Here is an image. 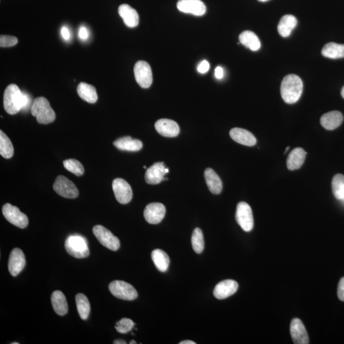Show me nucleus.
I'll use <instances>...</instances> for the list:
<instances>
[{
    "label": "nucleus",
    "mask_w": 344,
    "mask_h": 344,
    "mask_svg": "<svg viewBox=\"0 0 344 344\" xmlns=\"http://www.w3.org/2000/svg\"><path fill=\"white\" fill-rule=\"evenodd\" d=\"M303 82L298 75L289 74L282 80L280 93L286 104H293L299 101L303 92Z\"/></svg>",
    "instance_id": "nucleus-1"
},
{
    "label": "nucleus",
    "mask_w": 344,
    "mask_h": 344,
    "mask_svg": "<svg viewBox=\"0 0 344 344\" xmlns=\"http://www.w3.org/2000/svg\"><path fill=\"white\" fill-rule=\"evenodd\" d=\"M31 112L40 124H50L56 119L55 112L51 108L50 102L44 97H36L34 100L31 107Z\"/></svg>",
    "instance_id": "nucleus-2"
},
{
    "label": "nucleus",
    "mask_w": 344,
    "mask_h": 344,
    "mask_svg": "<svg viewBox=\"0 0 344 344\" xmlns=\"http://www.w3.org/2000/svg\"><path fill=\"white\" fill-rule=\"evenodd\" d=\"M23 92L18 85L12 84L7 87L4 95V106L9 114L14 115L22 110Z\"/></svg>",
    "instance_id": "nucleus-3"
},
{
    "label": "nucleus",
    "mask_w": 344,
    "mask_h": 344,
    "mask_svg": "<svg viewBox=\"0 0 344 344\" xmlns=\"http://www.w3.org/2000/svg\"><path fill=\"white\" fill-rule=\"evenodd\" d=\"M65 247L67 253L75 258H87L90 254L88 241L82 235L68 236L65 241Z\"/></svg>",
    "instance_id": "nucleus-4"
},
{
    "label": "nucleus",
    "mask_w": 344,
    "mask_h": 344,
    "mask_svg": "<svg viewBox=\"0 0 344 344\" xmlns=\"http://www.w3.org/2000/svg\"><path fill=\"white\" fill-rule=\"evenodd\" d=\"M109 289L112 295L118 299L133 300L138 297V292L132 285L123 280H114L109 284Z\"/></svg>",
    "instance_id": "nucleus-5"
},
{
    "label": "nucleus",
    "mask_w": 344,
    "mask_h": 344,
    "mask_svg": "<svg viewBox=\"0 0 344 344\" xmlns=\"http://www.w3.org/2000/svg\"><path fill=\"white\" fill-rule=\"evenodd\" d=\"M92 232L99 242L109 250L116 251L120 248L119 238L104 226H95L92 228Z\"/></svg>",
    "instance_id": "nucleus-6"
},
{
    "label": "nucleus",
    "mask_w": 344,
    "mask_h": 344,
    "mask_svg": "<svg viewBox=\"0 0 344 344\" xmlns=\"http://www.w3.org/2000/svg\"><path fill=\"white\" fill-rule=\"evenodd\" d=\"M2 212L5 218L13 225L21 229L25 228L28 225V217L21 212L18 207L6 204L2 208Z\"/></svg>",
    "instance_id": "nucleus-7"
},
{
    "label": "nucleus",
    "mask_w": 344,
    "mask_h": 344,
    "mask_svg": "<svg viewBox=\"0 0 344 344\" xmlns=\"http://www.w3.org/2000/svg\"><path fill=\"white\" fill-rule=\"evenodd\" d=\"M53 189L58 194L66 199H76L79 194V190L74 183L63 175L56 178Z\"/></svg>",
    "instance_id": "nucleus-8"
},
{
    "label": "nucleus",
    "mask_w": 344,
    "mask_h": 344,
    "mask_svg": "<svg viewBox=\"0 0 344 344\" xmlns=\"http://www.w3.org/2000/svg\"><path fill=\"white\" fill-rule=\"evenodd\" d=\"M236 220L241 229L246 232H250L254 227V219L252 209L245 202L238 203L236 207Z\"/></svg>",
    "instance_id": "nucleus-9"
},
{
    "label": "nucleus",
    "mask_w": 344,
    "mask_h": 344,
    "mask_svg": "<svg viewBox=\"0 0 344 344\" xmlns=\"http://www.w3.org/2000/svg\"><path fill=\"white\" fill-rule=\"evenodd\" d=\"M136 81L142 88H149L153 83L152 70L149 63L140 61L134 67Z\"/></svg>",
    "instance_id": "nucleus-10"
},
{
    "label": "nucleus",
    "mask_w": 344,
    "mask_h": 344,
    "mask_svg": "<svg viewBox=\"0 0 344 344\" xmlns=\"http://www.w3.org/2000/svg\"><path fill=\"white\" fill-rule=\"evenodd\" d=\"M115 197L121 204L130 203L133 197L132 189L130 185L125 180L118 178L112 182Z\"/></svg>",
    "instance_id": "nucleus-11"
},
{
    "label": "nucleus",
    "mask_w": 344,
    "mask_h": 344,
    "mask_svg": "<svg viewBox=\"0 0 344 344\" xmlns=\"http://www.w3.org/2000/svg\"><path fill=\"white\" fill-rule=\"evenodd\" d=\"M177 7L180 12L196 16H204L207 11L206 5L201 0H179Z\"/></svg>",
    "instance_id": "nucleus-12"
},
{
    "label": "nucleus",
    "mask_w": 344,
    "mask_h": 344,
    "mask_svg": "<svg viewBox=\"0 0 344 344\" xmlns=\"http://www.w3.org/2000/svg\"><path fill=\"white\" fill-rule=\"evenodd\" d=\"M166 208L160 203H151L146 206L143 216L148 223L156 224L162 222L165 218Z\"/></svg>",
    "instance_id": "nucleus-13"
},
{
    "label": "nucleus",
    "mask_w": 344,
    "mask_h": 344,
    "mask_svg": "<svg viewBox=\"0 0 344 344\" xmlns=\"http://www.w3.org/2000/svg\"><path fill=\"white\" fill-rule=\"evenodd\" d=\"M8 265L12 276L16 277L20 274L26 265V258L23 251L19 248L14 249L10 255Z\"/></svg>",
    "instance_id": "nucleus-14"
},
{
    "label": "nucleus",
    "mask_w": 344,
    "mask_h": 344,
    "mask_svg": "<svg viewBox=\"0 0 344 344\" xmlns=\"http://www.w3.org/2000/svg\"><path fill=\"white\" fill-rule=\"evenodd\" d=\"M166 167L163 162L155 163L146 171L145 180L149 184L156 185L160 184L163 180H168L164 177L167 174L165 172Z\"/></svg>",
    "instance_id": "nucleus-15"
},
{
    "label": "nucleus",
    "mask_w": 344,
    "mask_h": 344,
    "mask_svg": "<svg viewBox=\"0 0 344 344\" xmlns=\"http://www.w3.org/2000/svg\"><path fill=\"white\" fill-rule=\"evenodd\" d=\"M292 341L295 344H308L309 338L303 323L299 318L292 319L290 325Z\"/></svg>",
    "instance_id": "nucleus-16"
},
{
    "label": "nucleus",
    "mask_w": 344,
    "mask_h": 344,
    "mask_svg": "<svg viewBox=\"0 0 344 344\" xmlns=\"http://www.w3.org/2000/svg\"><path fill=\"white\" fill-rule=\"evenodd\" d=\"M238 288V284L235 280H224L216 285L213 293L217 299H226L235 294Z\"/></svg>",
    "instance_id": "nucleus-17"
},
{
    "label": "nucleus",
    "mask_w": 344,
    "mask_h": 344,
    "mask_svg": "<svg viewBox=\"0 0 344 344\" xmlns=\"http://www.w3.org/2000/svg\"><path fill=\"white\" fill-rule=\"evenodd\" d=\"M155 129L158 133L165 137H175L180 132L179 126L176 122L168 119L156 121Z\"/></svg>",
    "instance_id": "nucleus-18"
},
{
    "label": "nucleus",
    "mask_w": 344,
    "mask_h": 344,
    "mask_svg": "<svg viewBox=\"0 0 344 344\" xmlns=\"http://www.w3.org/2000/svg\"><path fill=\"white\" fill-rule=\"evenodd\" d=\"M229 135L236 142L246 146H254L256 145V138L252 133L244 129L239 128H233L229 131Z\"/></svg>",
    "instance_id": "nucleus-19"
},
{
    "label": "nucleus",
    "mask_w": 344,
    "mask_h": 344,
    "mask_svg": "<svg viewBox=\"0 0 344 344\" xmlns=\"http://www.w3.org/2000/svg\"><path fill=\"white\" fill-rule=\"evenodd\" d=\"M118 12L124 24L129 28H135L138 26L139 16L137 12L132 7L127 4H123L119 7Z\"/></svg>",
    "instance_id": "nucleus-20"
},
{
    "label": "nucleus",
    "mask_w": 344,
    "mask_h": 344,
    "mask_svg": "<svg viewBox=\"0 0 344 344\" xmlns=\"http://www.w3.org/2000/svg\"><path fill=\"white\" fill-rule=\"evenodd\" d=\"M343 120V115L338 111H331L321 117L320 123L327 130H333L341 125Z\"/></svg>",
    "instance_id": "nucleus-21"
},
{
    "label": "nucleus",
    "mask_w": 344,
    "mask_h": 344,
    "mask_svg": "<svg viewBox=\"0 0 344 344\" xmlns=\"http://www.w3.org/2000/svg\"><path fill=\"white\" fill-rule=\"evenodd\" d=\"M115 147L121 151L129 152H136L141 150L142 142L137 139H133L131 136H124L114 141Z\"/></svg>",
    "instance_id": "nucleus-22"
},
{
    "label": "nucleus",
    "mask_w": 344,
    "mask_h": 344,
    "mask_svg": "<svg viewBox=\"0 0 344 344\" xmlns=\"http://www.w3.org/2000/svg\"><path fill=\"white\" fill-rule=\"evenodd\" d=\"M205 179L210 191L214 194H220L223 190V182L212 168H207L204 172Z\"/></svg>",
    "instance_id": "nucleus-23"
},
{
    "label": "nucleus",
    "mask_w": 344,
    "mask_h": 344,
    "mask_svg": "<svg viewBox=\"0 0 344 344\" xmlns=\"http://www.w3.org/2000/svg\"><path fill=\"white\" fill-rule=\"evenodd\" d=\"M307 153L303 149L297 148L290 153L287 160V167L289 170L299 169L303 165Z\"/></svg>",
    "instance_id": "nucleus-24"
},
{
    "label": "nucleus",
    "mask_w": 344,
    "mask_h": 344,
    "mask_svg": "<svg viewBox=\"0 0 344 344\" xmlns=\"http://www.w3.org/2000/svg\"><path fill=\"white\" fill-rule=\"evenodd\" d=\"M51 303L54 311L60 316H65L68 311L67 299L61 291H55L51 295Z\"/></svg>",
    "instance_id": "nucleus-25"
},
{
    "label": "nucleus",
    "mask_w": 344,
    "mask_h": 344,
    "mask_svg": "<svg viewBox=\"0 0 344 344\" xmlns=\"http://www.w3.org/2000/svg\"><path fill=\"white\" fill-rule=\"evenodd\" d=\"M297 25V19L294 16L285 15L282 17L278 24V32L282 37H288Z\"/></svg>",
    "instance_id": "nucleus-26"
},
{
    "label": "nucleus",
    "mask_w": 344,
    "mask_h": 344,
    "mask_svg": "<svg viewBox=\"0 0 344 344\" xmlns=\"http://www.w3.org/2000/svg\"><path fill=\"white\" fill-rule=\"evenodd\" d=\"M77 90L78 94L83 100L89 104L96 103L97 94L93 85L81 82L78 85Z\"/></svg>",
    "instance_id": "nucleus-27"
},
{
    "label": "nucleus",
    "mask_w": 344,
    "mask_h": 344,
    "mask_svg": "<svg viewBox=\"0 0 344 344\" xmlns=\"http://www.w3.org/2000/svg\"><path fill=\"white\" fill-rule=\"evenodd\" d=\"M239 40L241 44L253 51H257L261 47L260 39L255 33L251 31H245L241 33L239 36Z\"/></svg>",
    "instance_id": "nucleus-28"
},
{
    "label": "nucleus",
    "mask_w": 344,
    "mask_h": 344,
    "mask_svg": "<svg viewBox=\"0 0 344 344\" xmlns=\"http://www.w3.org/2000/svg\"><path fill=\"white\" fill-rule=\"evenodd\" d=\"M151 258L155 267L160 272H165L168 270L170 261L169 256L165 251L161 250H154L151 254Z\"/></svg>",
    "instance_id": "nucleus-29"
},
{
    "label": "nucleus",
    "mask_w": 344,
    "mask_h": 344,
    "mask_svg": "<svg viewBox=\"0 0 344 344\" xmlns=\"http://www.w3.org/2000/svg\"><path fill=\"white\" fill-rule=\"evenodd\" d=\"M322 55L330 59L344 58V45L330 42L327 43L322 50Z\"/></svg>",
    "instance_id": "nucleus-30"
},
{
    "label": "nucleus",
    "mask_w": 344,
    "mask_h": 344,
    "mask_svg": "<svg viewBox=\"0 0 344 344\" xmlns=\"http://www.w3.org/2000/svg\"><path fill=\"white\" fill-rule=\"evenodd\" d=\"M78 313L80 318L83 320H86L89 316L91 307L88 299L85 294L79 293L75 297Z\"/></svg>",
    "instance_id": "nucleus-31"
},
{
    "label": "nucleus",
    "mask_w": 344,
    "mask_h": 344,
    "mask_svg": "<svg viewBox=\"0 0 344 344\" xmlns=\"http://www.w3.org/2000/svg\"><path fill=\"white\" fill-rule=\"evenodd\" d=\"M14 150L12 141L3 131H0V154L2 157L9 159L14 155Z\"/></svg>",
    "instance_id": "nucleus-32"
},
{
    "label": "nucleus",
    "mask_w": 344,
    "mask_h": 344,
    "mask_svg": "<svg viewBox=\"0 0 344 344\" xmlns=\"http://www.w3.org/2000/svg\"><path fill=\"white\" fill-rule=\"evenodd\" d=\"M332 191L336 199H344V175L337 174L334 176L332 180Z\"/></svg>",
    "instance_id": "nucleus-33"
},
{
    "label": "nucleus",
    "mask_w": 344,
    "mask_h": 344,
    "mask_svg": "<svg viewBox=\"0 0 344 344\" xmlns=\"http://www.w3.org/2000/svg\"><path fill=\"white\" fill-rule=\"evenodd\" d=\"M191 243L195 253L200 254L204 250L203 232L199 228H195L191 236Z\"/></svg>",
    "instance_id": "nucleus-34"
},
{
    "label": "nucleus",
    "mask_w": 344,
    "mask_h": 344,
    "mask_svg": "<svg viewBox=\"0 0 344 344\" xmlns=\"http://www.w3.org/2000/svg\"><path fill=\"white\" fill-rule=\"evenodd\" d=\"M63 165L66 169L78 177L82 176L84 174V168L79 161L75 159L65 160L63 162Z\"/></svg>",
    "instance_id": "nucleus-35"
},
{
    "label": "nucleus",
    "mask_w": 344,
    "mask_h": 344,
    "mask_svg": "<svg viewBox=\"0 0 344 344\" xmlns=\"http://www.w3.org/2000/svg\"><path fill=\"white\" fill-rule=\"evenodd\" d=\"M135 324L130 319L123 318L116 323L115 328L120 333H127L130 332L135 326Z\"/></svg>",
    "instance_id": "nucleus-36"
},
{
    "label": "nucleus",
    "mask_w": 344,
    "mask_h": 344,
    "mask_svg": "<svg viewBox=\"0 0 344 344\" xmlns=\"http://www.w3.org/2000/svg\"><path fill=\"white\" fill-rule=\"evenodd\" d=\"M18 39L13 36L1 35L0 36V46L1 47H11L16 45Z\"/></svg>",
    "instance_id": "nucleus-37"
},
{
    "label": "nucleus",
    "mask_w": 344,
    "mask_h": 344,
    "mask_svg": "<svg viewBox=\"0 0 344 344\" xmlns=\"http://www.w3.org/2000/svg\"><path fill=\"white\" fill-rule=\"evenodd\" d=\"M31 99L30 95L25 92H23V102H22V110L27 111L30 109Z\"/></svg>",
    "instance_id": "nucleus-38"
},
{
    "label": "nucleus",
    "mask_w": 344,
    "mask_h": 344,
    "mask_svg": "<svg viewBox=\"0 0 344 344\" xmlns=\"http://www.w3.org/2000/svg\"><path fill=\"white\" fill-rule=\"evenodd\" d=\"M337 294L338 299L344 302V277L341 278L339 282Z\"/></svg>",
    "instance_id": "nucleus-39"
},
{
    "label": "nucleus",
    "mask_w": 344,
    "mask_h": 344,
    "mask_svg": "<svg viewBox=\"0 0 344 344\" xmlns=\"http://www.w3.org/2000/svg\"><path fill=\"white\" fill-rule=\"evenodd\" d=\"M209 68L210 65L209 62L206 60H204L203 62L200 63L199 67H198L197 69L200 74H206V73L208 72Z\"/></svg>",
    "instance_id": "nucleus-40"
},
{
    "label": "nucleus",
    "mask_w": 344,
    "mask_h": 344,
    "mask_svg": "<svg viewBox=\"0 0 344 344\" xmlns=\"http://www.w3.org/2000/svg\"><path fill=\"white\" fill-rule=\"evenodd\" d=\"M79 36L82 40H86L89 37L88 31L84 26H81L79 31Z\"/></svg>",
    "instance_id": "nucleus-41"
},
{
    "label": "nucleus",
    "mask_w": 344,
    "mask_h": 344,
    "mask_svg": "<svg viewBox=\"0 0 344 344\" xmlns=\"http://www.w3.org/2000/svg\"><path fill=\"white\" fill-rule=\"evenodd\" d=\"M215 76L218 79H221L224 76V71L223 68L218 67L215 70Z\"/></svg>",
    "instance_id": "nucleus-42"
},
{
    "label": "nucleus",
    "mask_w": 344,
    "mask_h": 344,
    "mask_svg": "<svg viewBox=\"0 0 344 344\" xmlns=\"http://www.w3.org/2000/svg\"><path fill=\"white\" fill-rule=\"evenodd\" d=\"M62 35L65 40H69L70 38V31L68 30L67 28H66V27H63V28L62 29Z\"/></svg>",
    "instance_id": "nucleus-43"
},
{
    "label": "nucleus",
    "mask_w": 344,
    "mask_h": 344,
    "mask_svg": "<svg viewBox=\"0 0 344 344\" xmlns=\"http://www.w3.org/2000/svg\"><path fill=\"white\" fill-rule=\"evenodd\" d=\"M179 344H196V343L193 341L187 340L180 341Z\"/></svg>",
    "instance_id": "nucleus-44"
},
{
    "label": "nucleus",
    "mask_w": 344,
    "mask_h": 344,
    "mask_svg": "<svg viewBox=\"0 0 344 344\" xmlns=\"http://www.w3.org/2000/svg\"><path fill=\"white\" fill-rule=\"evenodd\" d=\"M114 344H126V342L125 341L123 340H121V339H119V340H116L114 341Z\"/></svg>",
    "instance_id": "nucleus-45"
},
{
    "label": "nucleus",
    "mask_w": 344,
    "mask_h": 344,
    "mask_svg": "<svg viewBox=\"0 0 344 344\" xmlns=\"http://www.w3.org/2000/svg\"><path fill=\"white\" fill-rule=\"evenodd\" d=\"M341 96H342L343 99H344V87H343L342 89H341Z\"/></svg>",
    "instance_id": "nucleus-46"
},
{
    "label": "nucleus",
    "mask_w": 344,
    "mask_h": 344,
    "mask_svg": "<svg viewBox=\"0 0 344 344\" xmlns=\"http://www.w3.org/2000/svg\"><path fill=\"white\" fill-rule=\"evenodd\" d=\"M130 344H136V342L135 340H131L130 342Z\"/></svg>",
    "instance_id": "nucleus-47"
},
{
    "label": "nucleus",
    "mask_w": 344,
    "mask_h": 344,
    "mask_svg": "<svg viewBox=\"0 0 344 344\" xmlns=\"http://www.w3.org/2000/svg\"><path fill=\"white\" fill-rule=\"evenodd\" d=\"M165 172L168 174V173L169 172V170H168V168H166Z\"/></svg>",
    "instance_id": "nucleus-48"
},
{
    "label": "nucleus",
    "mask_w": 344,
    "mask_h": 344,
    "mask_svg": "<svg viewBox=\"0 0 344 344\" xmlns=\"http://www.w3.org/2000/svg\"><path fill=\"white\" fill-rule=\"evenodd\" d=\"M258 1L262 2H265L268 1V0H258Z\"/></svg>",
    "instance_id": "nucleus-49"
},
{
    "label": "nucleus",
    "mask_w": 344,
    "mask_h": 344,
    "mask_svg": "<svg viewBox=\"0 0 344 344\" xmlns=\"http://www.w3.org/2000/svg\"><path fill=\"white\" fill-rule=\"evenodd\" d=\"M289 148H290L289 147H287V148H286V150H285V153H286L287 151L289 150Z\"/></svg>",
    "instance_id": "nucleus-50"
},
{
    "label": "nucleus",
    "mask_w": 344,
    "mask_h": 344,
    "mask_svg": "<svg viewBox=\"0 0 344 344\" xmlns=\"http://www.w3.org/2000/svg\"><path fill=\"white\" fill-rule=\"evenodd\" d=\"M12 344H19V343L18 342H13V343H12Z\"/></svg>",
    "instance_id": "nucleus-51"
},
{
    "label": "nucleus",
    "mask_w": 344,
    "mask_h": 344,
    "mask_svg": "<svg viewBox=\"0 0 344 344\" xmlns=\"http://www.w3.org/2000/svg\"><path fill=\"white\" fill-rule=\"evenodd\" d=\"M143 168H144V169H146V168H147V167H146V166H143Z\"/></svg>",
    "instance_id": "nucleus-52"
},
{
    "label": "nucleus",
    "mask_w": 344,
    "mask_h": 344,
    "mask_svg": "<svg viewBox=\"0 0 344 344\" xmlns=\"http://www.w3.org/2000/svg\"><path fill=\"white\" fill-rule=\"evenodd\" d=\"M343 200H344V199Z\"/></svg>",
    "instance_id": "nucleus-53"
}]
</instances>
